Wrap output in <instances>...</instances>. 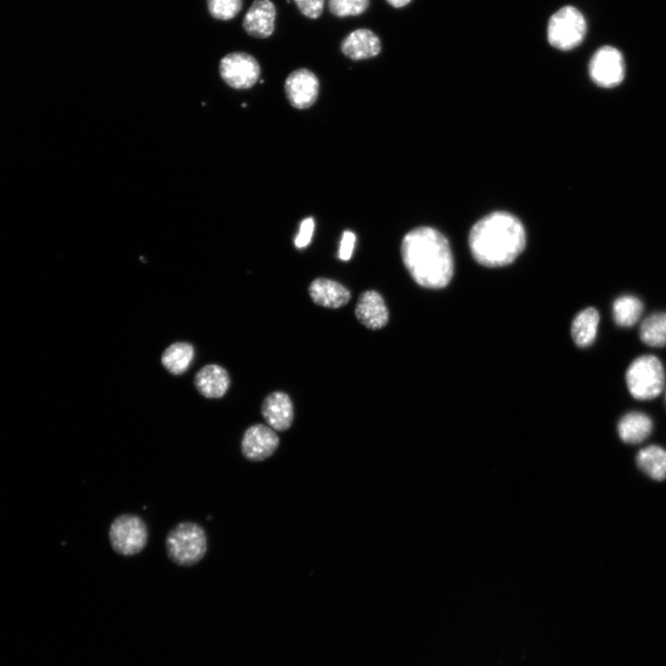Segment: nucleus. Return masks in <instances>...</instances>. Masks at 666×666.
<instances>
[{"instance_id": "nucleus-1", "label": "nucleus", "mask_w": 666, "mask_h": 666, "mask_svg": "<svg viewBox=\"0 0 666 666\" xmlns=\"http://www.w3.org/2000/svg\"><path fill=\"white\" fill-rule=\"evenodd\" d=\"M401 255L410 276L422 288L442 289L453 278L450 244L433 228L420 227L409 232L403 239Z\"/></svg>"}, {"instance_id": "nucleus-2", "label": "nucleus", "mask_w": 666, "mask_h": 666, "mask_svg": "<svg viewBox=\"0 0 666 666\" xmlns=\"http://www.w3.org/2000/svg\"><path fill=\"white\" fill-rule=\"evenodd\" d=\"M526 243V232L521 221L503 211L484 217L473 226L469 234L473 258L489 268L512 264L525 249Z\"/></svg>"}, {"instance_id": "nucleus-3", "label": "nucleus", "mask_w": 666, "mask_h": 666, "mask_svg": "<svg viewBox=\"0 0 666 666\" xmlns=\"http://www.w3.org/2000/svg\"><path fill=\"white\" fill-rule=\"evenodd\" d=\"M166 549L169 558L176 564L194 565L206 555L208 550L206 532L196 523H180L168 534Z\"/></svg>"}, {"instance_id": "nucleus-4", "label": "nucleus", "mask_w": 666, "mask_h": 666, "mask_svg": "<svg viewBox=\"0 0 666 666\" xmlns=\"http://www.w3.org/2000/svg\"><path fill=\"white\" fill-rule=\"evenodd\" d=\"M626 382L634 398L641 401L655 399L665 386V373L661 360L653 355L636 359L626 370Z\"/></svg>"}, {"instance_id": "nucleus-5", "label": "nucleus", "mask_w": 666, "mask_h": 666, "mask_svg": "<svg viewBox=\"0 0 666 666\" xmlns=\"http://www.w3.org/2000/svg\"><path fill=\"white\" fill-rule=\"evenodd\" d=\"M587 31L582 13L574 7H564L555 13L548 25L550 44L560 50H571L580 46Z\"/></svg>"}, {"instance_id": "nucleus-6", "label": "nucleus", "mask_w": 666, "mask_h": 666, "mask_svg": "<svg viewBox=\"0 0 666 666\" xmlns=\"http://www.w3.org/2000/svg\"><path fill=\"white\" fill-rule=\"evenodd\" d=\"M110 542L113 550L124 556L141 553L148 542V530L144 520L130 514L117 518L111 524Z\"/></svg>"}, {"instance_id": "nucleus-7", "label": "nucleus", "mask_w": 666, "mask_h": 666, "mask_svg": "<svg viewBox=\"0 0 666 666\" xmlns=\"http://www.w3.org/2000/svg\"><path fill=\"white\" fill-rule=\"evenodd\" d=\"M219 73L231 87L248 89L256 84L262 71L255 58L245 52H235L221 59Z\"/></svg>"}, {"instance_id": "nucleus-8", "label": "nucleus", "mask_w": 666, "mask_h": 666, "mask_svg": "<svg viewBox=\"0 0 666 666\" xmlns=\"http://www.w3.org/2000/svg\"><path fill=\"white\" fill-rule=\"evenodd\" d=\"M626 74L622 53L616 48L604 47L592 57L590 63V75L600 87L613 88L620 84Z\"/></svg>"}, {"instance_id": "nucleus-9", "label": "nucleus", "mask_w": 666, "mask_h": 666, "mask_svg": "<svg viewBox=\"0 0 666 666\" xmlns=\"http://www.w3.org/2000/svg\"><path fill=\"white\" fill-rule=\"evenodd\" d=\"M284 88L290 104L296 109L306 110L318 100L320 82L311 71L299 69L288 77Z\"/></svg>"}, {"instance_id": "nucleus-10", "label": "nucleus", "mask_w": 666, "mask_h": 666, "mask_svg": "<svg viewBox=\"0 0 666 666\" xmlns=\"http://www.w3.org/2000/svg\"><path fill=\"white\" fill-rule=\"evenodd\" d=\"M280 439L271 427L255 424L249 427L242 440V453L253 462L263 461L279 448Z\"/></svg>"}, {"instance_id": "nucleus-11", "label": "nucleus", "mask_w": 666, "mask_h": 666, "mask_svg": "<svg viewBox=\"0 0 666 666\" xmlns=\"http://www.w3.org/2000/svg\"><path fill=\"white\" fill-rule=\"evenodd\" d=\"M355 314L358 321L371 331L384 329L390 321V313L386 300L375 290H368L360 295Z\"/></svg>"}, {"instance_id": "nucleus-12", "label": "nucleus", "mask_w": 666, "mask_h": 666, "mask_svg": "<svg viewBox=\"0 0 666 666\" xmlns=\"http://www.w3.org/2000/svg\"><path fill=\"white\" fill-rule=\"evenodd\" d=\"M262 413L267 424L278 431L289 430L295 419L293 402L283 392L269 395L262 404Z\"/></svg>"}, {"instance_id": "nucleus-13", "label": "nucleus", "mask_w": 666, "mask_h": 666, "mask_svg": "<svg viewBox=\"0 0 666 666\" xmlns=\"http://www.w3.org/2000/svg\"><path fill=\"white\" fill-rule=\"evenodd\" d=\"M276 8L271 0H255L246 13L243 26L246 33L256 39H267L275 29Z\"/></svg>"}, {"instance_id": "nucleus-14", "label": "nucleus", "mask_w": 666, "mask_h": 666, "mask_svg": "<svg viewBox=\"0 0 666 666\" xmlns=\"http://www.w3.org/2000/svg\"><path fill=\"white\" fill-rule=\"evenodd\" d=\"M308 293L316 306L331 309L341 308L352 298L351 292L342 284L327 278L315 279L309 285Z\"/></svg>"}, {"instance_id": "nucleus-15", "label": "nucleus", "mask_w": 666, "mask_h": 666, "mask_svg": "<svg viewBox=\"0 0 666 666\" xmlns=\"http://www.w3.org/2000/svg\"><path fill=\"white\" fill-rule=\"evenodd\" d=\"M195 386L204 397L219 399L224 397L230 388V375L219 365H207L197 373Z\"/></svg>"}, {"instance_id": "nucleus-16", "label": "nucleus", "mask_w": 666, "mask_h": 666, "mask_svg": "<svg viewBox=\"0 0 666 666\" xmlns=\"http://www.w3.org/2000/svg\"><path fill=\"white\" fill-rule=\"evenodd\" d=\"M342 52L353 60L374 58L382 51V42L369 29H358L342 42Z\"/></svg>"}, {"instance_id": "nucleus-17", "label": "nucleus", "mask_w": 666, "mask_h": 666, "mask_svg": "<svg viewBox=\"0 0 666 666\" xmlns=\"http://www.w3.org/2000/svg\"><path fill=\"white\" fill-rule=\"evenodd\" d=\"M653 422L643 412L634 411L626 414L619 422L617 431L621 440L629 444L644 441L653 432Z\"/></svg>"}, {"instance_id": "nucleus-18", "label": "nucleus", "mask_w": 666, "mask_h": 666, "mask_svg": "<svg viewBox=\"0 0 666 666\" xmlns=\"http://www.w3.org/2000/svg\"><path fill=\"white\" fill-rule=\"evenodd\" d=\"M644 306L636 296L619 297L613 304L614 321L619 327L632 328L642 319Z\"/></svg>"}, {"instance_id": "nucleus-19", "label": "nucleus", "mask_w": 666, "mask_h": 666, "mask_svg": "<svg viewBox=\"0 0 666 666\" xmlns=\"http://www.w3.org/2000/svg\"><path fill=\"white\" fill-rule=\"evenodd\" d=\"M195 348L191 343L177 342L171 344L162 357L164 367L173 375H182L191 366Z\"/></svg>"}, {"instance_id": "nucleus-20", "label": "nucleus", "mask_w": 666, "mask_h": 666, "mask_svg": "<svg viewBox=\"0 0 666 666\" xmlns=\"http://www.w3.org/2000/svg\"><path fill=\"white\" fill-rule=\"evenodd\" d=\"M599 324V315L597 309L589 307L579 313L571 329L576 344L582 348L591 345L596 339Z\"/></svg>"}, {"instance_id": "nucleus-21", "label": "nucleus", "mask_w": 666, "mask_h": 666, "mask_svg": "<svg viewBox=\"0 0 666 666\" xmlns=\"http://www.w3.org/2000/svg\"><path fill=\"white\" fill-rule=\"evenodd\" d=\"M637 463L650 478L658 482L666 479V451L662 448L652 446L641 450Z\"/></svg>"}, {"instance_id": "nucleus-22", "label": "nucleus", "mask_w": 666, "mask_h": 666, "mask_svg": "<svg viewBox=\"0 0 666 666\" xmlns=\"http://www.w3.org/2000/svg\"><path fill=\"white\" fill-rule=\"evenodd\" d=\"M640 338L651 347L666 345V312H656L643 322L640 328Z\"/></svg>"}, {"instance_id": "nucleus-23", "label": "nucleus", "mask_w": 666, "mask_h": 666, "mask_svg": "<svg viewBox=\"0 0 666 666\" xmlns=\"http://www.w3.org/2000/svg\"><path fill=\"white\" fill-rule=\"evenodd\" d=\"M330 12L340 18L363 14L370 5V0H329Z\"/></svg>"}, {"instance_id": "nucleus-24", "label": "nucleus", "mask_w": 666, "mask_h": 666, "mask_svg": "<svg viewBox=\"0 0 666 666\" xmlns=\"http://www.w3.org/2000/svg\"><path fill=\"white\" fill-rule=\"evenodd\" d=\"M210 14L222 21L234 19L243 8V0H208Z\"/></svg>"}, {"instance_id": "nucleus-25", "label": "nucleus", "mask_w": 666, "mask_h": 666, "mask_svg": "<svg viewBox=\"0 0 666 666\" xmlns=\"http://www.w3.org/2000/svg\"><path fill=\"white\" fill-rule=\"evenodd\" d=\"M303 15L309 19L320 18L324 11L325 0H294Z\"/></svg>"}, {"instance_id": "nucleus-26", "label": "nucleus", "mask_w": 666, "mask_h": 666, "mask_svg": "<svg viewBox=\"0 0 666 666\" xmlns=\"http://www.w3.org/2000/svg\"><path fill=\"white\" fill-rule=\"evenodd\" d=\"M315 230V221L313 218H307L302 221L299 234L295 240V245L298 249L306 248L312 240Z\"/></svg>"}, {"instance_id": "nucleus-27", "label": "nucleus", "mask_w": 666, "mask_h": 666, "mask_svg": "<svg viewBox=\"0 0 666 666\" xmlns=\"http://www.w3.org/2000/svg\"><path fill=\"white\" fill-rule=\"evenodd\" d=\"M356 241L357 236L353 232H343L339 249V258L341 261L348 262L351 260L355 249Z\"/></svg>"}, {"instance_id": "nucleus-28", "label": "nucleus", "mask_w": 666, "mask_h": 666, "mask_svg": "<svg viewBox=\"0 0 666 666\" xmlns=\"http://www.w3.org/2000/svg\"><path fill=\"white\" fill-rule=\"evenodd\" d=\"M387 3L394 8L399 9L408 5L411 0H387Z\"/></svg>"}]
</instances>
